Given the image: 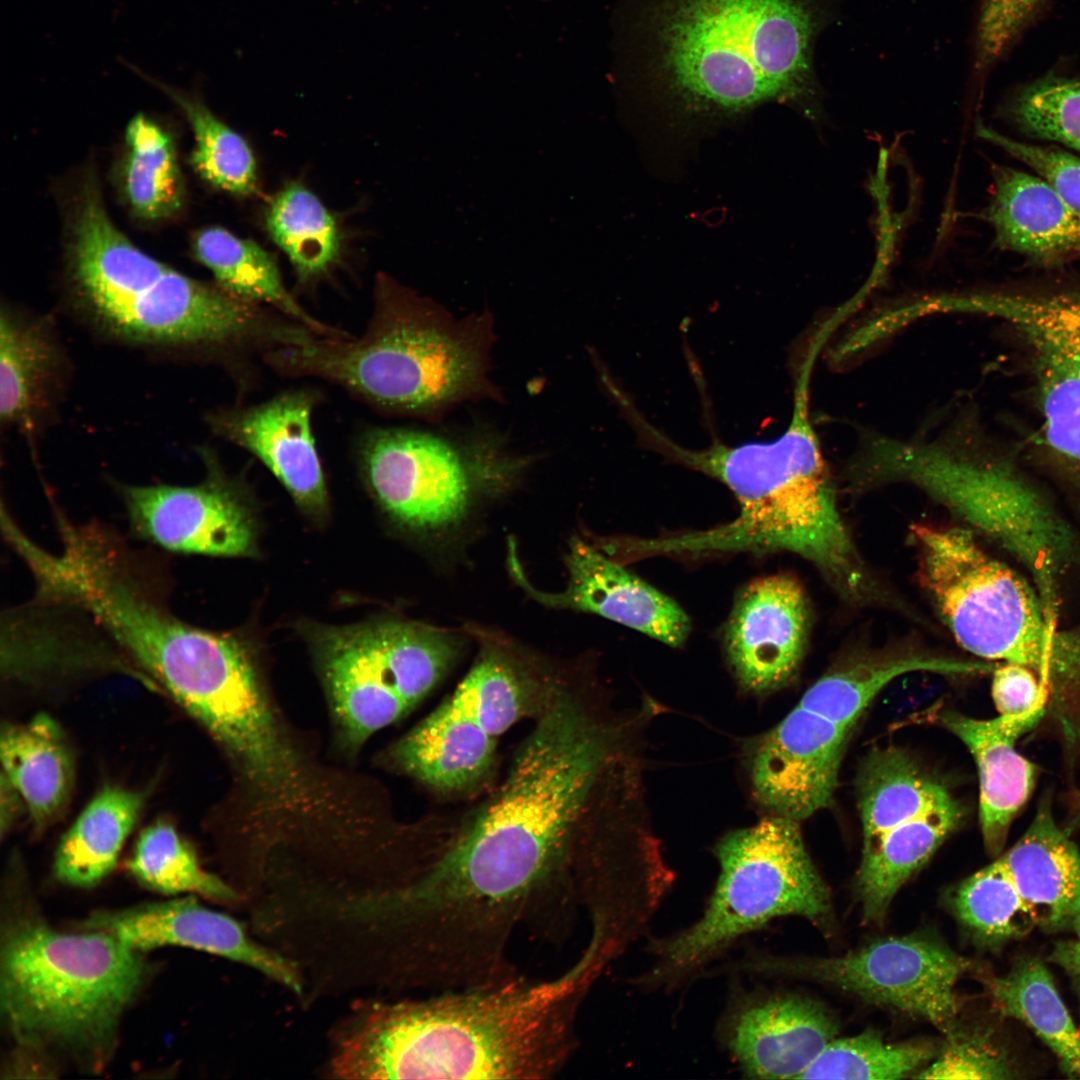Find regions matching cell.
Returning a JSON list of instances; mask_svg holds the SVG:
<instances>
[{"label": "cell", "mask_w": 1080, "mask_h": 1080, "mask_svg": "<svg viewBox=\"0 0 1080 1080\" xmlns=\"http://www.w3.org/2000/svg\"><path fill=\"white\" fill-rule=\"evenodd\" d=\"M644 713L605 725L569 699L548 708L495 798L417 882L439 934L487 950L519 928L550 944L569 938L580 908L571 831L600 780L641 760Z\"/></svg>", "instance_id": "cell-1"}, {"label": "cell", "mask_w": 1080, "mask_h": 1080, "mask_svg": "<svg viewBox=\"0 0 1080 1080\" xmlns=\"http://www.w3.org/2000/svg\"><path fill=\"white\" fill-rule=\"evenodd\" d=\"M603 965L587 950L560 975L374 1007L342 1037L333 1072L352 1079L545 1080L578 1043L580 1007Z\"/></svg>", "instance_id": "cell-2"}, {"label": "cell", "mask_w": 1080, "mask_h": 1080, "mask_svg": "<svg viewBox=\"0 0 1080 1080\" xmlns=\"http://www.w3.org/2000/svg\"><path fill=\"white\" fill-rule=\"evenodd\" d=\"M811 371L801 368L784 432L768 442L684 447L638 411L630 422L647 448L724 484L739 504L719 526L644 538L652 556L790 552L809 561L843 598L864 603L883 595L841 517L835 489L809 416Z\"/></svg>", "instance_id": "cell-3"}, {"label": "cell", "mask_w": 1080, "mask_h": 1080, "mask_svg": "<svg viewBox=\"0 0 1080 1080\" xmlns=\"http://www.w3.org/2000/svg\"><path fill=\"white\" fill-rule=\"evenodd\" d=\"M817 0H660L657 72L688 114L733 116L815 90Z\"/></svg>", "instance_id": "cell-4"}, {"label": "cell", "mask_w": 1080, "mask_h": 1080, "mask_svg": "<svg viewBox=\"0 0 1080 1080\" xmlns=\"http://www.w3.org/2000/svg\"><path fill=\"white\" fill-rule=\"evenodd\" d=\"M69 251L78 296L120 338L271 350L308 335L262 304L183 275L141 251L113 223L94 186L84 190L76 208Z\"/></svg>", "instance_id": "cell-5"}, {"label": "cell", "mask_w": 1080, "mask_h": 1080, "mask_svg": "<svg viewBox=\"0 0 1080 1080\" xmlns=\"http://www.w3.org/2000/svg\"><path fill=\"white\" fill-rule=\"evenodd\" d=\"M148 971L140 952L106 932H63L15 913L2 929L1 1015L18 1046L99 1071Z\"/></svg>", "instance_id": "cell-6"}, {"label": "cell", "mask_w": 1080, "mask_h": 1080, "mask_svg": "<svg viewBox=\"0 0 1080 1080\" xmlns=\"http://www.w3.org/2000/svg\"><path fill=\"white\" fill-rule=\"evenodd\" d=\"M374 296L359 338L315 337L269 350L265 361L284 375L331 381L393 413H432L480 388L484 353L471 327L442 318L384 275Z\"/></svg>", "instance_id": "cell-7"}, {"label": "cell", "mask_w": 1080, "mask_h": 1080, "mask_svg": "<svg viewBox=\"0 0 1080 1080\" xmlns=\"http://www.w3.org/2000/svg\"><path fill=\"white\" fill-rule=\"evenodd\" d=\"M970 440L960 430L929 441L872 436L851 464L852 479L860 486L902 482L927 494L1020 560L1049 613L1072 535L1013 464Z\"/></svg>", "instance_id": "cell-8"}, {"label": "cell", "mask_w": 1080, "mask_h": 1080, "mask_svg": "<svg viewBox=\"0 0 1080 1080\" xmlns=\"http://www.w3.org/2000/svg\"><path fill=\"white\" fill-rule=\"evenodd\" d=\"M715 856L719 876L701 917L650 943L654 961L638 977V985L673 986L778 917H803L820 927L831 922L829 890L808 855L797 821L770 814L724 835Z\"/></svg>", "instance_id": "cell-9"}, {"label": "cell", "mask_w": 1080, "mask_h": 1080, "mask_svg": "<svg viewBox=\"0 0 1080 1080\" xmlns=\"http://www.w3.org/2000/svg\"><path fill=\"white\" fill-rule=\"evenodd\" d=\"M910 539L920 582L966 651L1027 666L1046 686L1080 681V636L1058 631L1033 588L971 529L915 524Z\"/></svg>", "instance_id": "cell-10"}, {"label": "cell", "mask_w": 1080, "mask_h": 1080, "mask_svg": "<svg viewBox=\"0 0 1080 1080\" xmlns=\"http://www.w3.org/2000/svg\"><path fill=\"white\" fill-rule=\"evenodd\" d=\"M314 648L337 739L351 754L424 699L457 652L447 632L399 619L322 629Z\"/></svg>", "instance_id": "cell-11"}, {"label": "cell", "mask_w": 1080, "mask_h": 1080, "mask_svg": "<svg viewBox=\"0 0 1080 1080\" xmlns=\"http://www.w3.org/2000/svg\"><path fill=\"white\" fill-rule=\"evenodd\" d=\"M863 845L855 889L865 923L880 924L900 888L963 816L937 777L894 747L872 751L857 777Z\"/></svg>", "instance_id": "cell-12"}, {"label": "cell", "mask_w": 1080, "mask_h": 1080, "mask_svg": "<svg viewBox=\"0 0 1080 1080\" xmlns=\"http://www.w3.org/2000/svg\"><path fill=\"white\" fill-rule=\"evenodd\" d=\"M141 667L233 762H255L279 743L284 725L252 656L235 637L176 618L152 639Z\"/></svg>", "instance_id": "cell-13"}, {"label": "cell", "mask_w": 1080, "mask_h": 1080, "mask_svg": "<svg viewBox=\"0 0 1080 1080\" xmlns=\"http://www.w3.org/2000/svg\"><path fill=\"white\" fill-rule=\"evenodd\" d=\"M757 975H789L830 984L864 1002L926 1020L945 1033L958 1013L956 983L968 959L933 936L878 939L830 958H779L751 954L734 965Z\"/></svg>", "instance_id": "cell-14"}, {"label": "cell", "mask_w": 1080, "mask_h": 1080, "mask_svg": "<svg viewBox=\"0 0 1080 1080\" xmlns=\"http://www.w3.org/2000/svg\"><path fill=\"white\" fill-rule=\"evenodd\" d=\"M359 456L372 493L401 525L438 531L466 514L472 497L469 473L439 438L404 429H375L361 441Z\"/></svg>", "instance_id": "cell-15"}, {"label": "cell", "mask_w": 1080, "mask_h": 1080, "mask_svg": "<svg viewBox=\"0 0 1080 1080\" xmlns=\"http://www.w3.org/2000/svg\"><path fill=\"white\" fill-rule=\"evenodd\" d=\"M851 730L797 704L749 744L747 767L758 803L797 822L829 807Z\"/></svg>", "instance_id": "cell-16"}, {"label": "cell", "mask_w": 1080, "mask_h": 1080, "mask_svg": "<svg viewBox=\"0 0 1080 1080\" xmlns=\"http://www.w3.org/2000/svg\"><path fill=\"white\" fill-rule=\"evenodd\" d=\"M120 493L133 533L168 551L248 556L255 526L238 489L217 468L192 486L125 485Z\"/></svg>", "instance_id": "cell-17"}, {"label": "cell", "mask_w": 1080, "mask_h": 1080, "mask_svg": "<svg viewBox=\"0 0 1080 1080\" xmlns=\"http://www.w3.org/2000/svg\"><path fill=\"white\" fill-rule=\"evenodd\" d=\"M508 552L515 581L546 606L593 613L673 647L682 645L690 633V618L676 601L600 547L578 537L569 544L565 558L568 583L560 593L535 589L527 581L511 541Z\"/></svg>", "instance_id": "cell-18"}, {"label": "cell", "mask_w": 1080, "mask_h": 1080, "mask_svg": "<svg viewBox=\"0 0 1080 1080\" xmlns=\"http://www.w3.org/2000/svg\"><path fill=\"white\" fill-rule=\"evenodd\" d=\"M809 628L805 593L791 576L753 580L738 594L724 632L740 685L763 694L783 686L804 655Z\"/></svg>", "instance_id": "cell-19"}, {"label": "cell", "mask_w": 1080, "mask_h": 1080, "mask_svg": "<svg viewBox=\"0 0 1080 1080\" xmlns=\"http://www.w3.org/2000/svg\"><path fill=\"white\" fill-rule=\"evenodd\" d=\"M837 1033L822 1004L794 994L743 996L720 1025L723 1043L752 1079H800Z\"/></svg>", "instance_id": "cell-20"}, {"label": "cell", "mask_w": 1080, "mask_h": 1080, "mask_svg": "<svg viewBox=\"0 0 1080 1080\" xmlns=\"http://www.w3.org/2000/svg\"><path fill=\"white\" fill-rule=\"evenodd\" d=\"M81 929L106 932L140 953L163 946L212 953L301 991L299 978L286 960L250 940L233 918L202 906L193 897L96 912Z\"/></svg>", "instance_id": "cell-21"}, {"label": "cell", "mask_w": 1080, "mask_h": 1080, "mask_svg": "<svg viewBox=\"0 0 1080 1080\" xmlns=\"http://www.w3.org/2000/svg\"><path fill=\"white\" fill-rule=\"evenodd\" d=\"M311 392L281 393L263 403L221 411L213 430L257 457L308 512L327 506V490L313 437Z\"/></svg>", "instance_id": "cell-22"}, {"label": "cell", "mask_w": 1080, "mask_h": 1080, "mask_svg": "<svg viewBox=\"0 0 1080 1080\" xmlns=\"http://www.w3.org/2000/svg\"><path fill=\"white\" fill-rule=\"evenodd\" d=\"M992 173L982 217L999 248L1044 266L1080 259V213L1047 180L1010 166H994Z\"/></svg>", "instance_id": "cell-23"}, {"label": "cell", "mask_w": 1080, "mask_h": 1080, "mask_svg": "<svg viewBox=\"0 0 1080 1080\" xmlns=\"http://www.w3.org/2000/svg\"><path fill=\"white\" fill-rule=\"evenodd\" d=\"M1044 706L1021 715L981 720L956 712L940 718L969 749L978 769L979 818L986 848H1002L1010 823L1027 801L1035 778L1031 762L1016 750V740L1041 718Z\"/></svg>", "instance_id": "cell-24"}, {"label": "cell", "mask_w": 1080, "mask_h": 1080, "mask_svg": "<svg viewBox=\"0 0 1080 1080\" xmlns=\"http://www.w3.org/2000/svg\"><path fill=\"white\" fill-rule=\"evenodd\" d=\"M998 859L1037 927L1080 939V853L1048 808L1039 809L1024 834Z\"/></svg>", "instance_id": "cell-25"}, {"label": "cell", "mask_w": 1080, "mask_h": 1080, "mask_svg": "<svg viewBox=\"0 0 1080 1080\" xmlns=\"http://www.w3.org/2000/svg\"><path fill=\"white\" fill-rule=\"evenodd\" d=\"M496 738L447 699L387 753L394 768L441 791L479 783L493 762Z\"/></svg>", "instance_id": "cell-26"}, {"label": "cell", "mask_w": 1080, "mask_h": 1080, "mask_svg": "<svg viewBox=\"0 0 1080 1080\" xmlns=\"http://www.w3.org/2000/svg\"><path fill=\"white\" fill-rule=\"evenodd\" d=\"M2 774L18 791L37 831L45 829L66 806L73 784V760L64 733L40 713L1 733Z\"/></svg>", "instance_id": "cell-27"}, {"label": "cell", "mask_w": 1080, "mask_h": 1080, "mask_svg": "<svg viewBox=\"0 0 1080 1080\" xmlns=\"http://www.w3.org/2000/svg\"><path fill=\"white\" fill-rule=\"evenodd\" d=\"M144 799L139 791L103 787L62 837L55 854L56 877L77 888L93 887L107 877L116 866Z\"/></svg>", "instance_id": "cell-28"}, {"label": "cell", "mask_w": 1080, "mask_h": 1080, "mask_svg": "<svg viewBox=\"0 0 1080 1080\" xmlns=\"http://www.w3.org/2000/svg\"><path fill=\"white\" fill-rule=\"evenodd\" d=\"M196 258L217 284L241 298L273 307L278 313L326 338L349 337L311 316L286 289L274 257L256 242L211 226L194 237Z\"/></svg>", "instance_id": "cell-29"}, {"label": "cell", "mask_w": 1080, "mask_h": 1080, "mask_svg": "<svg viewBox=\"0 0 1080 1080\" xmlns=\"http://www.w3.org/2000/svg\"><path fill=\"white\" fill-rule=\"evenodd\" d=\"M987 669L977 661L925 654L871 657L825 674L807 689L798 704L852 729L875 696L903 674H970Z\"/></svg>", "instance_id": "cell-30"}, {"label": "cell", "mask_w": 1080, "mask_h": 1080, "mask_svg": "<svg viewBox=\"0 0 1080 1080\" xmlns=\"http://www.w3.org/2000/svg\"><path fill=\"white\" fill-rule=\"evenodd\" d=\"M987 985L1000 1013L1028 1026L1053 1052L1063 1074L1080 1079V1030L1044 963L1024 958Z\"/></svg>", "instance_id": "cell-31"}, {"label": "cell", "mask_w": 1080, "mask_h": 1080, "mask_svg": "<svg viewBox=\"0 0 1080 1080\" xmlns=\"http://www.w3.org/2000/svg\"><path fill=\"white\" fill-rule=\"evenodd\" d=\"M968 308L1010 323L1030 352L1058 363L1080 386V293H974Z\"/></svg>", "instance_id": "cell-32"}, {"label": "cell", "mask_w": 1080, "mask_h": 1080, "mask_svg": "<svg viewBox=\"0 0 1080 1080\" xmlns=\"http://www.w3.org/2000/svg\"><path fill=\"white\" fill-rule=\"evenodd\" d=\"M54 345L36 323L2 310L0 416L3 424L31 427L56 365Z\"/></svg>", "instance_id": "cell-33"}, {"label": "cell", "mask_w": 1080, "mask_h": 1080, "mask_svg": "<svg viewBox=\"0 0 1080 1080\" xmlns=\"http://www.w3.org/2000/svg\"><path fill=\"white\" fill-rule=\"evenodd\" d=\"M266 228L286 254L301 282L326 273L341 249L337 222L320 199L299 183H290L271 200Z\"/></svg>", "instance_id": "cell-34"}, {"label": "cell", "mask_w": 1080, "mask_h": 1080, "mask_svg": "<svg viewBox=\"0 0 1080 1080\" xmlns=\"http://www.w3.org/2000/svg\"><path fill=\"white\" fill-rule=\"evenodd\" d=\"M124 191L133 212L146 220L173 215L182 205L184 183L171 136L143 113L125 133Z\"/></svg>", "instance_id": "cell-35"}, {"label": "cell", "mask_w": 1080, "mask_h": 1080, "mask_svg": "<svg viewBox=\"0 0 1080 1080\" xmlns=\"http://www.w3.org/2000/svg\"><path fill=\"white\" fill-rule=\"evenodd\" d=\"M129 67L167 95L186 117L194 136L191 162L205 181L236 195L258 192L255 158L241 135L221 121L198 96Z\"/></svg>", "instance_id": "cell-36"}, {"label": "cell", "mask_w": 1080, "mask_h": 1080, "mask_svg": "<svg viewBox=\"0 0 1080 1080\" xmlns=\"http://www.w3.org/2000/svg\"><path fill=\"white\" fill-rule=\"evenodd\" d=\"M127 869L142 886L161 894L186 893L217 901L235 898L227 884L202 868L194 849L166 821L141 831Z\"/></svg>", "instance_id": "cell-37"}, {"label": "cell", "mask_w": 1080, "mask_h": 1080, "mask_svg": "<svg viewBox=\"0 0 1080 1080\" xmlns=\"http://www.w3.org/2000/svg\"><path fill=\"white\" fill-rule=\"evenodd\" d=\"M950 904L961 925L982 945L1003 944L1036 927L999 859L961 882L951 894Z\"/></svg>", "instance_id": "cell-38"}, {"label": "cell", "mask_w": 1080, "mask_h": 1080, "mask_svg": "<svg viewBox=\"0 0 1080 1080\" xmlns=\"http://www.w3.org/2000/svg\"><path fill=\"white\" fill-rule=\"evenodd\" d=\"M934 1055L928 1042L889 1043L866 1030L833 1039L800 1079H901L918 1073Z\"/></svg>", "instance_id": "cell-39"}, {"label": "cell", "mask_w": 1080, "mask_h": 1080, "mask_svg": "<svg viewBox=\"0 0 1080 1080\" xmlns=\"http://www.w3.org/2000/svg\"><path fill=\"white\" fill-rule=\"evenodd\" d=\"M448 700L494 738L525 712L522 679L512 660L496 648L483 652Z\"/></svg>", "instance_id": "cell-40"}, {"label": "cell", "mask_w": 1080, "mask_h": 1080, "mask_svg": "<svg viewBox=\"0 0 1080 1080\" xmlns=\"http://www.w3.org/2000/svg\"><path fill=\"white\" fill-rule=\"evenodd\" d=\"M1010 114L1018 128L1031 137L1080 153V81L1038 80L1017 94Z\"/></svg>", "instance_id": "cell-41"}, {"label": "cell", "mask_w": 1080, "mask_h": 1080, "mask_svg": "<svg viewBox=\"0 0 1080 1080\" xmlns=\"http://www.w3.org/2000/svg\"><path fill=\"white\" fill-rule=\"evenodd\" d=\"M947 1040L937 1055L914 1078L984 1079L1014 1078L1006 1054L984 1031H963L956 1025L946 1032Z\"/></svg>", "instance_id": "cell-42"}, {"label": "cell", "mask_w": 1080, "mask_h": 1080, "mask_svg": "<svg viewBox=\"0 0 1080 1080\" xmlns=\"http://www.w3.org/2000/svg\"><path fill=\"white\" fill-rule=\"evenodd\" d=\"M977 133L1047 180L1080 213L1079 154L1013 139L983 125Z\"/></svg>", "instance_id": "cell-43"}, {"label": "cell", "mask_w": 1080, "mask_h": 1080, "mask_svg": "<svg viewBox=\"0 0 1080 1080\" xmlns=\"http://www.w3.org/2000/svg\"><path fill=\"white\" fill-rule=\"evenodd\" d=\"M1043 0H983L976 38V67L985 70L1012 44Z\"/></svg>", "instance_id": "cell-44"}, {"label": "cell", "mask_w": 1080, "mask_h": 1080, "mask_svg": "<svg viewBox=\"0 0 1080 1080\" xmlns=\"http://www.w3.org/2000/svg\"><path fill=\"white\" fill-rule=\"evenodd\" d=\"M992 697L1001 715H1021L1045 705L1047 686L1031 668L1002 663L993 673Z\"/></svg>", "instance_id": "cell-45"}, {"label": "cell", "mask_w": 1080, "mask_h": 1080, "mask_svg": "<svg viewBox=\"0 0 1080 1080\" xmlns=\"http://www.w3.org/2000/svg\"><path fill=\"white\" fill-rule=\"evenodd\" d=\"M1049 960L1070 978L1080 1008V939L1073 938L1057 942L1050 953Z\"/></svg>", "instance_id": "cell-46"}, {"label": "cell", "mask_w": 1080, "mask_h": 1080, "mask_svg": "<svg viewBox=\"0 0 1080 1080\" xmlns=\"http://www.w3.org/2000/svg\"><path fill=\"white\" fill-rule=\"evenodd\" d=\"M23 802L22 797L9 780L2 774L1 777V834L10 829L19 811V805Z\"/></svg>", "instance_id": "cell-47"}]
</instances>
